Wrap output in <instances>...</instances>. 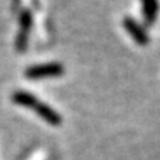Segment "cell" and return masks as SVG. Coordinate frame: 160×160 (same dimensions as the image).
<instances>
[{
	"label": "cell",
	"mask_w": 160,
	"mask_h": 160,
	"mask_svg": "<svg viewBox=\"0 0 160 160\" xmlns=\"http://www.w3.org/2000/svg\"><path fill=\"white\" fill-rule=\"evenodd\" d=\"M66 72V68L59 62H49L44 64H36L26 69V78L38 80L47 78H59Z\"/></svg>",
	"instance_id": "obj_1"
},
{
	"label": "cell",
	"mask_w": 160,
	"mask_h": 160,
	"mask_svg": "<svg viewBox=\"0 0 160 160\" xmlns=\"http://www.w3.org/2000/svg\"><path fill=\"white\" fill-rule=\"evenodd\" d=\"M123 27L128 32L129 36L135 40V43L139 44V46H147L149 43V36L146 31V28L136 19H133L131 16H124Z\"/></svg>",
	"instance_id": "obj_2"
},
{
	"label": "cell",
	"mask_w": 160,
	"mask_h": 160,
	"mask_svg": "<svg viewBox=\"0 0 160 160\" xmlns=\"http://www.w3.org/2000/svg\"><path fill=\"white\" fill-rule=\"evenodd\" d=\"M20 23H19V33L16 36V48L18 51H24L28 44L29 31L32 28V13L29 9H24L20 12Z\"/></svg>",
	"instance_id": "obj_3"
},
{
	"label": "cell",
	"mask_w": 160,
	"mask_h": 160,
	"mask_svg": "<svg viewBox=\"0 0 160 160\" xmlns=\"http://www.w3.org/2000/svg\"><path fill=\"white\" fill-rule=\"evenodd\" d=\"M32 111H35L44 122L51 124V126H60L63 122L62 115L58 111H55L52 107H49L47 103L40 102V100H38V102L35 103V106L32 107Z\"/></svg>",
	"instance_id": "obj_4"
},
{
	"label": "cell",
	"mask_w": 160,
	"mask_h": 160,
	"mask_svg": "<svg viewBox=\"0 0 160 160\" xmlns=\"http://www.w3.org/2000/svg\"><path fill=\"white\" fill-rule=\"evenodd\" d=\"M159 0H142V9H143V19L146 26L151 27L155 24L159 15Z\"/></svg>",
	"instance_id": "obj_5"
},
{
	"label": "cell",
	"mask_w": 160,
	"mask_h": 160,
	"mask_svg": "<svg viewBox=\"0 0 160 160\" xmlns=\"http://www.w3.org/2000/svg\"><path fill=\"white\" fill-rule=\"evenodd\" d=\"M12 100L13 103H16L18 106H22V107H26L32 109V107L35 106V103L38 102V98L35 96L33 93L31 92H27V91H16L12 95Z\"/></svg>",
	"instance_id": "obj_6"
}]
</instances>
